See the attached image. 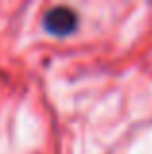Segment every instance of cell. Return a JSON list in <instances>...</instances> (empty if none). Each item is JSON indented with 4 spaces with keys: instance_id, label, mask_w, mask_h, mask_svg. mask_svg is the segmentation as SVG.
<instances>
[{
    "instance_id": "6da1fadb",
    "label": "cell",
    "mask_w": 152,
    "mask_h": 154,
    "mask_svg": "<svg viewBox=\"0 0 152 154\" xmlns=\"http://www.w3.org/2000/svg\"><path fill=\"white\" fill-rule=\"evenodd\" d=\"M78 27V14L70 6H53L43 16V29L55 37H66Z\"/></svg>"
}]
</instances>
